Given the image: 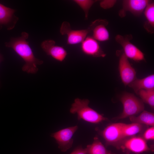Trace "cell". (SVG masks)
<instances>
[{
	"label": "cell",
	"mask_w": 154,
	"mask_h": 154,
	"mask_svg": "<svg viewBox=\"0 0 154 154\" xmlns=\"http://www.w3.org/2000/svg\"><path fill=\"white\" fill-rule=\"evenodd\" d=\"M29 34L23 32L21 36L12 38L8 42L5 43V46L12 48L25 61L22 70L28 73L35 74L38 71L37 65L42 64L43 61L35 57L33 51L27 40Z\"/></svg>",
	"instance_id": "obj_1"
},
{
	"label": "cell",
	"mask_w": 154,
	"mask_h": 154,
	"mask_svg": "<svg viewBox=\"0 0 154 154\" xmlns=\"http://www.w3.org/2000/svg\"><path fill=\"white\" fill-rule=\"evenodd\" d=\"M90 101L88 99L77 98L72 104L70 112L76 114L78 120L82 119L93 123H98L106 121L108 119L89 106Z\"/></svg>",
	"instance_id": "obj_2"
},
{
	"label": "cell",
	"mask_w": 154,
	"mask_h": 154,
	"mask_svg": "<svg viewBox=\"0 0 154 154\" xmlns=\"http://www.w3.org/2000/svg\"><path fill=\"white\" fill-rule=\"evenodd\" d=\"M120 100L123 106V110L121 114L115 119L125 118L136 115L144 110L143 102L132 93H124Z\"/></svg>",
	"instance_id": "obj_3"
},
{
	"label": "cell",
	"mask_w": 154,
	"mask_h": 154,
	"mask_svg": "<svg viewBox=\"0 0 154 154\" xmlns=\"http://www.w3.org/2000/svg\"><path fill=\"white\" fill-rule=\"evenodd\" d=\"M101 19H97L92 23L86 29L74 30L71 28L70 24L67 21L63 22L60 29V32L62 35L67 36V43L68 44L74 45L81 43L87 37L88 34L92 31L94 27Z\"/></svg>",
	"instance_id": "obj_4"
},
{
	"label": "cell",
	"mask_w": 154,
	"mask_h": 154,
	"mask_svg": "<svg viewBox=\"0 0 154 154\" xmlns=\"http://www.w3.org/2000/svg\"><path fill=\"white\" fill-rule=\"evenodd\" d=\"M152 148L142 137L135 135L123 139L116 148L126 153L131 152L136 154L153 151Z\"/></svg>",
	"instance_id": "obj_5"
},
{
	"label": "cell",
	"mask_w": 154,
	"mask_h": 154,
	"mask_svg": "<svg viewBox=\"0 0 154 154\" xmlns=\"http://www.w3.org/2000/svg\"><path fill=\"white\" fill-rule=\"evenodd\" d=\"M123 124L113 123L107 126L103 130L97 129L104 139L107 145H112L117 148L123 139L122 128Z\"/></svg>",
	"instance_id": "obj_6"
},
{
	"label": "cell",
	"mask_w": 154,
	"mask_h": 154,
	"mask_svg": "<svg viewBox=\"0 0 154 154\" xmlns=\"http://www.w3.org/2000/svg\"><path fill=\"white\" fill-rule=\"evenodd\" d=\"M132 38L131 35L124 36L119 35H116L115 40L122 47L124 54L128 58L136 61H139L145 59L143 53L130 41Z\"/></svg>",
	"instance_id": "obj_7"
},
{
	"label": "cell",
	"mask_w": 154,
	"mask_h": 154,
	"mask_svg": "<svg viewBox=\"0 0 154 154\" xmlns=\"http://www.w3.org/2000/svg\"><path fill=\"white\" fill-rule=\"evenodd\" d=\"M78 128L77 125L70 127L51 134V136L55 139L61 151L66 152L72 147L73 143L72 136Z\"/></svg>",
	"instance_id": "obj_8"
},
{
	"label": "cell",
	"mask_w": 154,
	"mask_h": 154,
	"mask_svg": "<svg viewBox=\"0 0 154 154\" xmlns=\"http://www.w3.org/2000/svg\"><path fill=\"white\" fill-rule=\"evenodd\" d=\"M122 82L125 86L128 85L136 78V72L123 53L120 57L118 65Z\"/></svg>",
	"instance_id": "obj_9"
},
{
	"label": "cell",
	"mask_w": 154,
	"mask_h": 154,
	"mask_svg": "<svg viewBox=\"0 0 154 154\" xmlns=\"http://www.w3.org/2000/svg\"><path fill=\"white\" fill-rule=\"evenodd\" d=\"M152 1L148 0H125L123 1L122 8L119 12L121 17L126 15L128 11L136 16L140 15L147 6Z\"/></svg>",
	"instance_id": "obj_10"
},
{
	"label": "cell",
	"mask_w": 154,
	"mask_h": 154,
	"mask_svg": "<svg viewBox=\"0 0 154 154\" xmlns=\"http://www.w3.org/2000/svg\"><path fill=\"white\" fill-rule=\"evenodd\" d=\"M41 46L46 54L55 60L62 62L66 58L67 52L63 47L56 45L55 41L52 40L43 41Z\"/></svg>",
	"instance_id": "obj_11"
},
{
	"label": "cell",
	"mask_w": 154,
	"mask_h": 154,
	"mask_svg": "<svg viewBox=\"0 0 154 154\" xmlns=\"http://www.w3.org/2000/svg\"><path fill=\"white\" fill-rule=\"evenodd\" d=\"M81 43V50L84 54L95 57L106 56L97 41L92 37H87Z\"/></svg>",
	"instance_id": "obj_12"
},
{
	"label": "cell",
	"mask_w": 154,
	"mask_h": 154,
	"mask_svg": "<svg viewBox=\"0 0 154 154\" xmlns=\"http://www.w3.org/2000/svg\"><path fill=\"white\" fill-rule=\"evenodd\" d=\"M15 10L0 3V30L3 26L8 30L13 29L19 20L14 14Z\"/></svg>",
	"instance_id": "obj_13"
},
{
	"label": "cell",
	"mask_w": 154,
	"mask_h": 154,
	"mask_svg": "<svg viewBox=\"0 0 154 154\" xmlns=\"http://www.w3.org/2000/svg\"><path fill=\"white\" fill-rule=\"evenodd\" d=\"M136 92L141 90H154V75H150L142 79L136 78L128 85Z\"/></svg>",
	"instance_id": "obj_14"
},
{
	"label": "cell",
	"mask_w": 154,
	"mask_h": 154,
	"mask_svg": "<svg viewBox=\"0 0 154 154\" xmlns=\"http://www.w3.org/2000/svg\"><path fill=\"white\" fill-rule=\"evenodd\" d=\"M108 22L106 20L102 19L93 30L92 37L97 41H105L109 39V32L106 27Z\"/></svg>",
	"instance_id": "obj_15"
},
{
	"label": "cell",
	"mask_w": 154,
	"mask_h": 154,
	"mask_svg": "<svg viewBox=\"0 0 154 154\" xmlns=\"http://www.w3.org/2000/svg\"><path fill=\"white\" fill-rule=\"evenodd\" d=\"M146 125L137 123H132L128 124L124 123L122 128L123 139L126 138L135 136L142 132L146 128Z\"/></svg>",
	"instance_id": "obj_16"
},
{
	"label": "cell",
	"mask_w": 154,
	"mask_h": 154,
	"mask_svg": "<svg viewBox=\"0 0 154 154\" xmlns=\"http://www.w3.org/2000/svg\"><path fill=\"white\" fill-rule=\"evenodd\" d=\"M85 149L87 154H116L107 150L97 137H94L93 143Z\"/></svg>",
	"instance_id": "obj_17"
},
{
	"label": "cell",
	"mask_w": 154,
	"mask_h": 154,
	"mask_svg": "<svg viewBox=\"0 0 154 154\" xmlns=\"http://www.w3.org/2000/svg\"><path fill=\"white\" fill-rule=\"evenodd\" d=\"M129 118L132 123H139L146 126H154V114L146 110H143L137 116H132Z\"/></svg>",
	"instance_id": "obj_18"
},
{
	"label": "cell",
	"mask_w": 154,
	"mask_h": 154,
	"mask_svg": "<svg viewBox=\"0 0 154 154\" xmlns=\"http://www.w3.org/2000/svg\"><path fill=\"white\" fill-rule=\"evenodd\" d=\"M143 102L148 104L152 109L154 108V90H141L136 93Z\"/></svg>",
	"instance_id": "obj_19"
},
{
	"label": "cell",
	"mask_w": 154,
	"mask_h": 154,
	"mask_svg": "<svg viewBox=\"0 0 154 154\" xmlns=\"http://www.w3.org/2000/svg\"><path fill=\"white\" fill-rule=\"evenodd\" d=\"M144 13L147 20V24L145 25L144 27L146 29L149 26L148 28H151L152 30L154 27V3L151 2L146 7L144 11Z\"/></svg>",
	"instance_id": "obj_20"
},
{
	"label": "cell",
	"mask_w": 154,
	"mask_h": 154,
	"mask_svg": "<svg viewBox=\"0 0 154 154\" xmlns=\"http://www.w3.org/2000/svg\"><path fill=\"white\" fill-rule=\"evenodd\" d=\"M73 2L77 4L84 11L85 18L87 19L89 11L93 4L97 1L92 0H74Z\"/></svg>",
	"instance_id": "obj_21"
},
{
	"label": "cell",
	"mask_w": 154,
	"mask_h": 154,
	"mask_svg": "<svg viewBox=\"0 0 154 154\" xmlns=\"http://www.w3.org/2000/svg\"><path fill=\"white\" fill-rule=\"evenodd\" d=\"M142 137L146 141L154 140V127L151 126L147 129L144 131Z\"/></svg>",
	"instance_id": "obj_22"
},
{
	"label": "cell",
	"mask_w": 154,
	"mask_h": 154,
	"mask_svg": "<svg viewBox=\"0 0 154 154\" xmlns=\"http://www.w3.org/2000/svg\"><path fill=\"white\" fill-rule=\"evenodd\" d=\"M116 2L114 0H103L100 2V5L103 8L107 9L112 7Z\"/></svg>",
	"instance_id": "obj_23"
},
{
	"label": "cell",
	"mask_w": 154,
	"mask_h": 154,
	"mask_svg": "<svg viewBox=\"0 0 154 154\" xmlns=\"http://www.w3.org/2000/svg\"><path fill=\"white\" fill-rule=\"evenodd\" d=\"M70 154H87L85 149L82 146H78Z\"/></svg>",
	"instance_id": "obj_24"
},
{
	"label": "cell",
	"mask_w": 154,
	"mask_h": 154,
	"mask_svg": "<svg viewBox=\"0 0 154 154\" xmlns=\"http://www.w3.org/2000/svg\"><path fill=\"white\" fill-rule=\"evenodd\" d=\"M3 56L0 53V63L3 60Z\"/></svg>",
	"instance_id": "obj_25"
},
{
	"label": "cell",
	"mask_w": 154,
	"mask_h": 154,
	"mask_svg": "<svg viewBox=\"0 0 154 154\" xmlns=\"http://www.w3.org/2000/svg\"><path fill=\"white\" fill-rule=\"evenodd\" d=\"M126 154H130L129 153H126Z\"/></svg>",
	"instance_id": "obj_26"
}]
</instances>
